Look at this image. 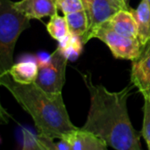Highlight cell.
I'll use <instances>...</instances> for the list:
<instances>
[{"label":"cell","instance_id":"1","mask_svg":"<svg viewBox=\"0 0 150 150\" xmlns=\"http://www.w3.org/2000/svg\"><path fill=\"white\" fill-rule=\"evenodd\" d=\"M87 87L91 105L82 128L103 139L117 150H140L141 133L133 127L127 111V100L134 85L112 92L102 84H94L91 74H81Z\"/></svg>","mask_w":150,"mask_h":150},{"label":"cell","instance_id":"2","mask_svg":"<svg viewBox=\"0 0 150 150\" xmlns=\"http://www.w3.org/2000/svg\"><path fill=\"white\" fill-rule=\"evenodd\" d=\"M0 84L32 117L39 134L60 140L77 128L70 120L62 93L47 92L36 83H18L8 72L0 75Z\"/></svg>","mask_w":150,"mask_h":150},{"label":"cell","instance_id":"3","mask_svg":"<svg viewBox=\"0 0 150 150\" xmlns=\"http://www.w3.org/2000/svg\"><path fill=\"white\" fill-rule=\"evenodd\" d=\"M30 20L14 7L11 0H0V75L7 73L14 64L17 40L30 27Z\"/></svg>","mask_w":150,"mask_h":150},{"label":"cell","instance_id":"4","mask_svg":"<svg viewBox=\"0 0 150 150\" xmlns=\"http://www.w3.org/2000/svg\"><path fill=\"white\" fill-rule=\"evenodd\" d=\"M93 38L103 41L110 48L113 56L118 59L133 61L142 51V46L138 38H128L118 33L105 21L89 34L86 43Z\"/></svg>","mask_w":150,"mask_h":150},{"label":"cell","instance_id":"5","mask_svg":"<svg viewBox=\"0 0 150 150\" xmlns=\"http://www.w3.org/2000/svg\"><path fill=\"white\" fill-rule=\"evenodd\" d=\"M68 61L67 55L57 47L47 61L39 63V74L35 83L47 92L62 93Z\"/></svg>","mask_w":150,"mask_h":150},{"label":"cell","instance_id":"6","mask_svg":"<svg viewBox=\"0 0 150 150\" xmlns=\"http://www.w3.org/2000/svg\"><path fill=\"white\" fill-rule=\"evenodd\" d=\"M131 83L144 98L150 99V40L142 47L139 56L132 61Z\"/></svg>","mask_w":150,"mask_h":150},{"label":"cell","instance_id":"7","mask_svg":"<svg viewBox=\"0 0 150 150\" xmlns=\"http://www.w3.org/2000/svg\"><path fill=\"white\" fill-rule=\"evenodd\" d=\"M84 11L89 20L88 31L81 37V40L86 44L89 34L99 25L109 19L120 9L111 0H82Z\"/></svg>","mask_w":150,"mask_h":150},{"label":"cell","instance_id":"8","mask_svg":"<svg viewBox=\"0 0 150 150\" xmlns=\"http://www.w3.org/2000/svg\"><path fill=\"white\" fill-rule=\"evenodd\" d=\"M71 150H105L108 145L95 134L83 128H76L62 137ZM61 140V139H60Z\"/></svg>","mask_w":150,"mask_h":150},{"label":"cell","instance_id":"9","mask_svg":"<svg viewBox=\"0 0 150 150\" xmlns=\"http://www.w3.org/2000/svg\"><path fill=\"white\" fill-rule=\"evenodd\" d=\"M13 5L30 19L52 17L58 11L54 0H20L13 2Z\"/></svg>","mask_w":150,"mask_h":150},{"label":"cell","instance_id":"10","mask_svg":"<svg viewBox=\"0 0 150 150\" xmlns=\"http://www.w3.org/2000/svg\"><path fill=\"white\" fill-rule=\"evenodd\" d=\"M105 22L115 32L123 36L138 38V25L131 10H119Z\"/></svg>","mask_w":150,"mask_h":150},{"label":"cell","instance_id":"11","mask_svg":"<svg viewBox=\"0 0 150 150\" xmlns=\"http://www.w3.org/2000/svg\"><path fill=\"white\" fill-rule=\"evenodd\" d=\"M8 73L11 78L22 84L35 83L39 74V64L34 61H24L14 63Z\"/></svg>","mask_w":150,"mask_h":150},{"label":"cell","instance_id":"12","mask_svg":"<svg viewBox=\"0 0 150 150\" xmlns=\"http://www.w3.org/2000/svg\"><path fill=\"white\" fill-rule=\"evenodd\" d=\"M131 11L137 22L138 39L144 46L150 40V4L149 0H142L136 9Z\"/></svg>","mask_w":150,"mask_h":150},{"label":"cell","instance_id":"13","mask_svg":"<svg viewBox=\"0 0 150 150\" xmlns=\"http://www.w3.org/2000/svg\"><path fill=\"white\" fill-rule=\"evenodd\" d=\"M64 16L67 19L69 29L71 33L79 37H82L88 31L89 20L84 9L64 14Z\"/></svg>","mask_w":150,"mask_h":150},{"label":"cell","instance_id":"14","mask_svg":"<svg viewBox=\"0 0 150 150\" xmlns=\"http://www.w3.org/2000/svg\"><path fill=\"white\" fill-rule=\"evenodd\" d=\"M47 30L50 36L58 42L64 40L70 33L65 16L62 17L58 13L50 17V20L47 25Z\"/></svg>","mask_w":150,"mask_h":150},{"label":"cell","instance_id":"15","mask_svg":"<svg viewBox=\"0 0 150 150\" xmlns=\"http://www.w3.org/2000/svg\"><path fill=\"white\" fill-rule=\"evenodd\" d=\"M83 45V43L81 40V37L70 33L64 40L59 41L58 47L63 51L69 60H75L81 54Z\"/></svg>","mask_w":150,"mask_h":150},{"label":"cell","instance_id":"16","mask_svg":"<svg viewBox=\"0 0 150 150\" xmlns=\"http://www.w3.org/2000/svg\"><path fill=\"white\" fill-rule=\"evenodd\" d=\"M55 139L39 134L35 138L37 149L40 150H71L69 145L62 139L59 142H54Z\"/></svg>","mask_w":150,"mask_h":150},{"label":"cell","instance_id":"17","mask_svg":"<svg viewBox=\"0 0 150 150\" xmlns=\"http://www.w3.org/2000/svg\"><path fill=\"white\" fill-rule=\"evenodd\" d=\"M143 111V127L142 135L144 138L148 149L150 150V99L144 98Z\"/></svg>","mask_w":150,"mask_h":150},{"label":"cell","instance_id":"18","mask_svg":"<svg viewBox=\"0 0 150 150\" xmlns=\"http://www.w3.org/2000/svg\"><path fill=\"white\" fill-rule=\"evenodd\" d=\"M58 10H61L63 14L83 10L82 0H55Z\"/></svg>","mask_w":150,"mask_h":150},{"label":"cell","instance_id":"19","mask_svg":"<svg viewBox=\"0 0 150 150\" xmlns=\"http://www.w3.org/2000/svg\"><path fill=\"white\" fill-rule=\"evenodd\" d=\"M120 10H127L130 11V5L129 1L130 0H111Z\"/></svg>","mask_w":150,"mask_h":150},{"label":"cell","instance_id":"20","mask_svg":"<svg viewBox=\"0 0 150 150\" xmlns=\"http://www.w3.org/2000/svg\"><path fill=\"white\" fill-rule=\"evenodd\" d=\"M149 4H150V0H149Z\"/></svg>","mask_w":150,"mask_h":150},{"label":"cell","instance_id":"21","mask_svg":"<svg viewBox=\"0 0 150 150\" xmlns=\"http://www.w3.org/2000/svg\"><path fill=\"white\" fill-rule=\"evenodd\" d=\"M54 1H55V0H54Z\"/></svg>","mask_w":150,"mask_h":150}]
</instances>
